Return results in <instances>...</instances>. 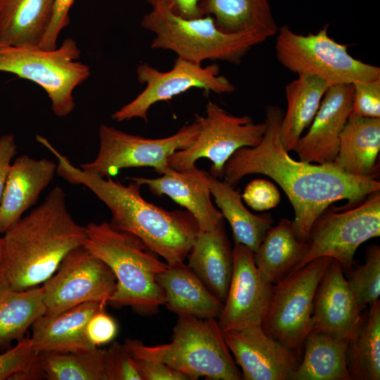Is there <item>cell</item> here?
I'll list each match as a JSON object with an SVG mask.
<instances>
[{
    "label": "cell",
    "mask_w": 380,
    "mask_h": 380,
    "mask_svg": "<svg viewBox=\"0 0 380 380\" xmlns=\"http://www.w3.org/2000/svg\"><path fill=\"white\" fill-rule=\"evenodd\" d=\"M283 115L277 106L266 107V129L261 141L236 151L224 167L222 179L236 187L253 174L272 179L292 205L296 236L307 242L314 222L332 203L346 200L348 208L355 207L369 194L380 191V182L348 174L334 163L315 165L293 159L280 141Z\"/></svg>",
    "instance_id": "cell-1"
},
{
    "label": "cell",
    "mask_w": 380,
    "mask_h": 380,
    "mask_svg": "<svg viewBox=\"0 0 380 380\" xmlns=\"http://www.w3.org/2000/svg\"><path fill=\"white\" fill-rule=\"evenodd\" d=\"M40 144L58 159L56 173L73 185H83L110 210V224L140 239L168 265L183 262L199 232L194 216L187 210H167L145 200L141 185L130 180L128 186L89 174L73 165L44 137Z\"/></svg>",
    "instance_id": "cell-2"
},
{
    "label": "cell",
    "mask_w": 380,
    "mask_h": 380,
    "mask_svg": "<svg viewBox=\"0 0 380 380\" xmlns=\"http://www.w3.org/2000/svg\"><path fill=\"white\" fill-rule=\"evenodd\" d=\"M85 238V227L68 208L66 194L56 186L42 203L4 232L0 274L14 291L39 286Z\"/></svg>",
    "instance_id": "cell-3"
},
{
    "label": "cell",
    "mask_w": 380,
    "mask_h": 380,
    "mask_svg": "<svg viewBox=\"0 0 380 380\" xmlns=\"http://www.w3.org/2000/svg\"><path fill=\"white\" fill-rule=\"evenodd\" d=\"M84 227L83 246L111 269L117 280L108 304L129 307L142 315L156 313L165 305V297L156 278L168 267L167 262L140 239L110 222H89Z\"/></svg>",
    "instance_id": "cell-4"
},
{
    "label": "cell",
    "mask_w": 380,
    "mask_h": 380,
    "mask_svg": "<svg viewBox=\"0 0 380 380\" xmlns=\"http://www.w3.org/2000/svg\"><path fill=\"white\" fill-rule=\"evenodd\" d=\"M141 25L154 34L151 49L170 50L198 64L217 60L239 65L253 46L268 39L255 31L224 32L210 15L185 18L160 8L145 14Z\"/></svg>",
    "instance_id": "cell-5"
},
{
    "label": "cell",
    "mask_w": 380,
    "mask_h": 380,
    "mask_svg": "<svg viewBox=\"0 0 380 380\" xmlns=\"http://www.w3.org/2000/svg\"><path fill=\"white\" fill-rule=\"evenodd\" d=\"M171 340L169 343L148 346L139 340L126 338L123 345L164 362L189 380L242 379L217 319L179 315Z\"/></svg>",
    "instance_id": "cell-6"
},
{
    "label": "cell",
    "mask_w": 380,
    "mask_h": 380,
    "mask_svg": "<svg viewBox=\"0 0 380 380\" xmlns=\"http://www.w3.org/2000/svg\"><path fill=\"white\" fill-rule=\"evenodd\" d=\"M80 54L72 38L50 50L0 43V72L37 84L47 94L53 113L65 117L75 107L74 89L91 74L89 66L79 61Z\"/></svg>",
    "instance_id": "cell-7"
},
{
    "label": "cell",
    "mask_w": 380,
    "mask_h": 380,
    "mask_svg": "<svg viewBox=\"0 0 380 380\" xmlns=\"http://www.w3.org/2000/svg\"><path fill=\"white\" fill-rule=\"evenodd\" d=\"M329 25L317 33L298 34L286 25L276 34L277 61L286 69L299 75L319 77L331 86L353 84L380 80V68L353 58L348 46L331 38Z\"/></svg>",
    "instance_id": "cell-8"
},
{
    "label": "cell",
    "mask_w": 380,
    "mask_h": 380,
    "mask_svg": "<svg viewBox=\"0 0 380 380\" xmlns=\"http://www.w3.org/2000/svg\"><path fill=\"white\" fill-rule=\"evenodd\" d=\"M200 129L197 117L175 134L159 139L146 138L101 124L99 129V148L96 158L80 168L102 177L116 175L125 168L150 167L163 175L172 168L168 159L175 152L190 146Z\"/></svg>",
    "instance_id": "cell-9"
},
{
    "label": "cell",
    "mask_w": 380,
    "mask_h": 380,
    "mask_svg": "<svg viewBox=\"0 0 380 380\" xmlns=\"http://www.w3.org/2000/svg\"><path fill=\"white\" fill-rule=\"evenodd\" d=\"M200 124L198 134L188 148L175 152L168 159L169 166L182 171L196 165L200 158L211 162L210 173L222 179L224 167L239 148L253 147L261 141L266 124L255 122L247 115H234L216 103L208 101L204 115H195Z\"/></svg>",
    "instance_id": "cell-10"
},
{
    "label": "cell",
    "mask_w": 380,
    "mask_h": 380,
    "mask_svg": "<svg viewBox=\"0 0 380 380\" xmlns=\"http://www.w3.org/2000/svg\"><path fill=\"white\" fill-rule=\"evenodd\" d=\"M331 260L329 257L315 258L273 285L272 301L261 327L300 356L305 339L312 329L315 291Z\"/></svg>",
    "instance_id": "cell-11"
},
{
    "label": "cell",
    "mask_w": 380,
    "mask_h": 380,
    "mask_svg": "<svg viewBox=\"0 0 380 380\" xmlns=\"http://www.w3.org/2000/svg\"><path fill=\"white\" fill-rule=\"evenodd\" d=\"M379 236L380 191H378L346 211L324 210L311 228L306 253L297 270L315 258L329 257L336 260L343 270H348L355 263L354 255L358 247Z\"/></svg>",
    "instance_id": "cell-12"
},
{
    "label": "cell",
    "mask_w": 380,
    "mask_h": 380,
    "mask_svg": "<svg viewBox=\"0 0 380 380\" xmlns=\"http://www.w3.org/2000/svg\"><path fill=\"white\" fill-rule=\"evenodd\" d=\"M111 269L83 245L71 250L57 270L42 286L45 315L54 316L80 304L106 306L115 291Z\"/></svg>",
    "instance_id": "cell-13"
},
{
    "label": "cell",
    "mask_w": 380,
    "mask_h": 380,
    "mask_svg": "<svg viewBox=\"0 0 380 380\" xmlns=\"http://www.w3.org/2000/svg\"><path fill=\"white\" fill-rule=\"evenodd\" d=\"M137 80L146 84L145 89L129 103L112 115L120 122L133 118L147 122V114L155 103L167 101L191 89H201L216 94H231L236 87L220 74V67L213 63L205 67L177 57L173 67L161 72L146 63L137 68Z\"/></svg>",
    "instance_id": "cell-14"
},
{
    "label": "cell",
    "mask_w": 380,
    "mask_h": 380,
    "mask_svg": "<svg viewBox=\"0 0 380 380\" xmlns=\"http://www.w3.org/2000/svg\"><path fill=\"white\" fill-rule=\"evenodd\" d=\"M232 252V277L217 321L223 333L261 325L273 293V285L262 277L255 265L254 253L237 243Z\"/></svg>",
    "instance_id": "cell-15"
},
{
    "label": "cell",
    "mask_w": 380,
    "mask_h": 380,
    "mask_svg": "<svg viewBox=\"0 0 380 380\" xmlns=\"http://www.w3.org/2000/svg\"><path fill=\"white\" fill-rule=\"evenodd\" d=\"M244 380H291L301 360L296 351L265 332L261 325L223 333Z\"/></svg>",
    "instance_id": "cell-16"
},
{
    "label": "cell",
    "mask_w": 380,
    "mask_h": 380,
    "mask_svg": "<svg viewBox=\"0 0 380 380\" xmlns=\"http://www.w3.org/2000/svg\"><path fill=\"white\" fill-rule=\"evenodd\" d=\"M353 84L332 85L326 91L308 132L295 151L307 163H333L341 133L352 113Z\"/></svg>",
    "instance_id": "cell-17"
},
{
    "label": "cell",
    "mask_w": 380,
    "mask_h": 380,
    "mask_svg": "<svg viewBox=\"0 0 380 380\" xmlns=\"http://www.w3.org/2000/svg\"><path fill=\"white\" fill-rule=\"evenodd\" d=\"M363 309L357 303L342 267L332 259L315 291L312 329L338 338H349L360 321Z\"/></svg>",
    "instance_id": "cell-18"
},
{
    "label": "cell",
    "mask_w": 380,
    "mask_h": 380,
    "mask_svg": "<svg viewBox=\"0 0 380 380\" xmlns=\"http://www.w3.org/2000/svg\"><path fill=\"white\" fill-rule=\"evenodd\" d=\"M129 180L146 185L154 195H166L185 208L196 220L199 232L210 230L224 220L211 201L208 172L196 165L182 171L172 169L160 177H134Z\"/></svg>",
    "instance_id": "cell-19"
},
{
    "label": "cell",
    "mask_w": 380,
    "mask_h": 380,
    "mask_svg": "<svg viewBox=\"0 0 380 380\" xmlns=\"http://www.w3.org/2000/svg\"><path fill=\"white\" fill-rule=\"evenodd\" d=\"M56 170L57 164L46 158L22 155L14 160L0 202V233H4L35 205Z\"/></svg>",
    "instance_id": "cell-20"
},
{
    "label": "cell",
    "mask_w": 380,
    "mask_h": 380,
    "mask_svg": "<svg viewBox=\"0 0 380 380\" xmlns=\"http://www.w3.org/2000/svg\"><path fill=\"white\" fill-rule=\"evenodd\" d=\"M106 306L98 303L80 304L57 315H42L32 325L30 337L37 352L87 353L97 346L89 340L87 326L91 316Z\"/></svg>",
    "instance_id": "cell-21"
},
{
    "label": "cell",
    "mask_w": 380,
    "mask_h": 380,
    "mask_svg": "<svg viewBox=\"0 0 380 380\" xmlns=\"http://www.w3.org/2000/svg\"><path fill=\"white\" fill-rule=\"evenodd\" d=\"M187 258L189 267L224 304L234 268L224 220L214 228L198 233Z\"/></svg>",
    "instance_id": "cell-22"
},
{
    "label": "cell",
    "mask_w": 380,
    "mask_h": 380,
    "mask_svg": "<svg viewBox=\"0 0 380 380\" xmlns=\"http://www.w3.org/2000/svg\"><path fill=\"white\" fill-rule=\"evenodd\" d=\"M165 305L179 315L218 319L224 304L205 287L187 265L179 262L157 274Z\"/></svg>",
    "instance_id": "cell-23"
},
{
    "label": "cell",
    "mask_w": 380,
    "mask_h": 380,
    "mask_svg": "<svg viewBox=\"0 0 380 380\" xmlns=\"http://www.w3.org/2000/svg\"><path fill=\"white\" fill-rule=\"evenodd\" d=\"M380 118L350 114L339 139L333 162L353 176L376 179L379 175Z\"/></svg>",
    "instance_id": "cell-24"
},
{
    "label": "cell",
    "mask_w": 380,
    "mask_h": 380,
    "mask_svg": "<svg viewBox=\"0 0 380 380\" xmlns=\"http://www.w3.org/2000/svg\"><path fill=\"white\" fill-rule=\"evenodd\" d=\"M330 86L319 77L299 75L285 87L287 108L280 122L279 136L282 146L288 152L295 151Z\"/></svg>",
    "instance_id": "cell-25"
},
{
    "label": "cell",
    "mask_w": 380,
    "mask_h": 380,
    "mask_svg": "<svg viewBox=\"0 0 380 380\" xmlns=\"http://www.w3.org/2000/svg\"><path fill=\"white\" fill-rule=\"evenodd\" d=\"M56 0H0V43L39 46L51 21Z\"/></svg>",
    "instance_id": "cell-26"
},
{
    "label": "cell",
    "mask_w": 380,
    "mask_h": 380,
    "mask_svg": "<svg viewBox=\"0 0 380 380\" xmlns=\"http://www.w3.org/2000/svg\"><path fill=\"white\" fill-rule=\"evenodd\" d=\"M307 249V242L296 236L291 221L282 218L267 230L254 261L262 277L274 285L297 270Z\"/></svg>",
    "instance_id": "cell-27"
},
{
    "label": "cell",
    "mask_w": 380,
    "mask_h": 380,
    "mask_svg": "<svg viewBox=\"0 0 380 380\" xmlns=\"http://www.w3.org/2000/svg\"><path fill=\"white\" fill-rule=\"evenodd\" d=\"M208 179L211 195L231 226L234 243L247 246L255 253L274 223L271 214L251 213L243 205L239 189L210 172Z\"/></svg>",
    "instance_id": "cell-28"
},
{
    "label": "cell",
    "mask_w": 380,
    "mask_h": 380,
    "mask_svg": "<svg viewBox=\"0 0 380 380\" xmlns=\"http://www.w3.org/2000/svg\"><path fill=\"white\" fill-rule=\"evenodd\" d=\"M348 341L312 329L291 380H351L346 364Z\"/></svg>",
    "instance_id": "cell-29"
},
{
    "label": "cell",
    "mask_w": 380,
    "mask_h": 380,
    "mask_svg": "<svg viewBox=\"0 0 380 380\" xmlns=\"http://www.w3.org/2000/svg\"><path fill=\"white\" fill-rule=\"evenodd\" d=\"M45 313L42 286L14 291L0 274V350L25 338L33 323Z\"/></svg>",
    "instance_id": "cell-30"
},
{
    "label": "cell",
    "mask_w": 380,
    "mask_h": 380,
    "mask_svg": "<svg viewBox=\"0 0 380 380\" xmlns=\"http://www.w3.org/2000/svg\"><path fill=\"white\" fill-rule=\"evenodd\" d=\"M200 10L226 32L255 31L270 38L279 30L268 0H202Z\"/></svg>",
    "instance_id": "cell-31"
},
{
    "label": "cell",
    "mask_w": 380,
    "mask_h": 380,
    "mask_svg": "<svg viewBox=\"0 0 380 380\" xmlns=\"http://www.w3.org/2000/svg\"><path fill=\"white\" fill-rule=\"evenodd\" d=\"M350 336L346 364L350 379H380V300L369 306Z\"/></svg>",
    "instance_id": "cell-32"
},
{
    "label": "cell",
    "mask_w": 380,
    "mask_h": 380,
    "mask_svg": "<svg viewBox=\"0 0 380 380\" xmlns=\"http://www.w3.org/2000/svg\"><path fill=\"white\" fill-rule=\"evenodd\" d=\"M38 357L48 380H107L106 349L87 353L39 352Z\"/></svg>",
    "instance_id": "cell-33"
},
{
    "label": "cell",
    "mask_w": 380,
    "mask_h": 380,
    "mask_svg": "<svg viewBox=\"0 0 380 380\" xmlns=\"http://www.w3.org/2000/svg\"><path fill=\"white\" fill-rule=\"evenodd\" d=\"M347 279L357 303L363 308L379 300L380 296V247L369 246L362 265L351 267Z\"/></svg>",
    "instance_id": "cell-34"
},
{
    "label": "cell",
    "mask_w": 380,
    "mask_h": 380,
    "mask_svg": "<svg viewBox=\"0 0 380 380\" xmlns=\"http://www.w3.org/2000/svg\"><path fill=\"white\" fill-rule=\"evenodd\" d=\"M107 380H142L137 365L123 343L113 341L106 348Z\"/></svg>",
    "instance_id": "cell-35"
},
{
    "label": "cell",
    "mask_w": 380,
    "mask_h": 380,
    "mask_svg": "<svg viewBox=\"0 0 380 380\" xmlns=\"http://www.w3.org/2000/svg\"><path fill=\"white\" fill-rule=\"evenodd\" d=\"M38 353L28 336L4 350L0 354V380L8 379L13 374L25 370Z\"/></svg>",
    "instance_id": "cell-36"
},
{
    "label": "cell",
    "mask_w": 380,
    "mask_h": 380,
    "mask_svg": "<svg viewBox=\"0 0 380 380\" xmlns=\"http://www.w3.org/2000/svg\"><path fill=\"white\" fill-rule=\"evenodd\" d=\"M351 114L380 118V80L353 84Z\"/></svg>",
    "instance_id": "cell-37"
},
{
    "label": "cell",
    "mask_w": 380,
    "mask_h": 380,
    "mask_svg": "<svg viewBox=\"0 0 380 380\" xmlns=\"http://www.w3.org/2000/svg\"><path fill=\"white\" fill-rule=\"evenodd\" d=\"M241 198L252 209L265 211L275 208L280 202L281 195L270 181L256 179L246 186Z\"/></svg>",
    "instance_id": "cell-38"
},
{
    "label": "cell",
    "mask_w": 380,
    "mask_h": 380,
    "mask_svg": "<svg viewBox=\"0 0 380 380\" xmlns=\"http://www.w3.org/2000/svg\"><path fill=\"white\" fill-rule=\"evenodd\" d=\"M127 350L134 360L142 380H189L186 376L160 360L128 349Z\"/></svg>",
    "instance_id": "cell-39"
},
{
    "label": "cell",
    "mask_w": 380,
    "mask_h": 380,
    "mask_svg": "<svg viewBox=\"0 0 380 380\" xmlns=\"http://www.w3.org/2000/svg\"><path fill=\"white\" fill-rule=\"evenodd\" d=\"M117 331L116 322L106 312L105 308L94 313L87 326V336L90 341L97 347L111 342Z\"/></svg>",
    "instance_id": "cell-40"
},
{
    "label": "cell",
    "mask_w": 380,
    "mask_h": 380,
    "mask_svg": "<svg viewBox=\"0 0 380 380\" xmlns=\"http://www.w3.org/2000/svg\"><path fill=\"white\" fill-rule=\"evenodd\" d=\"M75 0H56L50 25L39 46L44 49L57 48L61 32L70 24L69 11Z\"/></svg>",
    "instance_id": "cell-41"
},
{
    "label": "cell",
    "mask_w": 380,
    "mask_h": 380,
    "mask_svg": "<svg viewBox=\"0 0 380 380\" xmlns=\"http://www.w3.org/2000/svg\"><path fill=\"white\" fill-rule=\"evenodd\" d=\"M152 8H166L185 18L203 16L200 10L202 0H145Z\"/></svg>",
    "instance_id": "cell-42"
},
{
    "label": "cell",
    "mask_w": 380,
    "mask_h": 380,
    "mask_svg": "<svg viewBox=\"0 0 380 380\" xmlns=\"http://www.w3.org/2000/svg\"><path fill=\"white\" fill-rule=\"evenodd\" d=\"M18 146L13 134L0 137V202L6 182L11 166V161L17 154Z\"/></svg>",
    "instance_id": "cell-43"
},
{
    "label": "cell",
    "mask_w": 380,
    "mask_h": 380,
    "mask_svg": "<svg viewBox=\"0 0 380 380\" xmlns=\"http://www.w3.org/2000/svg\"><path fill=\"white\" fill-rule=\"evenodd\" d=\"M4 248V239L3 237H0V263L1 262L2 257H3Z\"/></svg>",
    "instance_id": "cell-44"
}]
</instances>
